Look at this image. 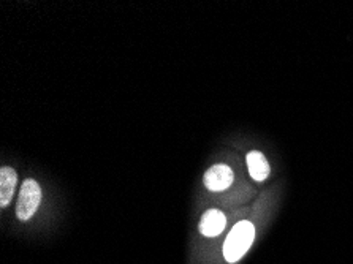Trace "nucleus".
<instances>
[{
  "label": "nucleus",
  "mask_w": 353,
  "mask_h": 264,
  "mask_svg": "<svg viewBox=\"0 0 353 264\" xmlns=\"http://www.w3.org/2000/svg\"><path fill=\"white\" fill-rule=\"evenodd\" d=\"M255 239V226L244 220V222L236 223L230 231L228 236L223 242V258L230 264L238 263L245 253L249 252Z\"/></svg>",
  "instance_id": "1"
},
{
  "label": "nucleus",
  "mask_w": 353,
  "mask_h": 264,
  "mask_svg": "<svg viewBox=\"0 0 353 264\" xmlns=\"http://www.w3.org/2000/svg\"><path fill=\"white\" fill-rule=\"evenodd\" d=\"M40 201H41L40 185L32 179L24 181L19 192L18 204H16V215H18V219L23 220V222L30 220L37 212V209H39Z\"/></svg>",
  "instance_id": "2"
},
{
  "label": "nucleus",
  "mask_w": 353,
  "mask_h": 264,
  "mask_svg": "<svg viewBox=\"0 0 353 264\" xmlns=\"http://www.w3.org/2000/svg\"><path fill=\"white\" fill-rule=\"evenodd\" d=\"M225 214L217 211V209H210L200 220V233L205 238H217V236H221L225 231Z\"/></svg>",
  "instance_id": "3"
},
{
  "label": "nucleus",
  "mask_w": 353,
  "mask_h": 264,
  "mask_svg": "<svg viewBox=\"0 0 353 264\" xmlns=\"http://www.w3.org/2000/svg\"><path fill=\"white\" fill-rule=\"evenodd\" d=\"M233 171L227 165H216L206 171L205 185L211 192H222L232 185Z\"/></svg>",
  "instance_id": "4"
},
{
  "label": "nucleus",
  "mask_w": 353,
  "mask_h": 264,
  "mask_svg": "<svg viewBox=\"0 0 353 264\" xmlns=\"http://www.w3.org/2000/svg\"><path fill=\"white\" fill-rule=\"evenodd\" d=\"M16 181H18V176H16L14 170L2 168L0 171V206L2 207H7L12 201Z\"/></svg>",
  "instance_id": "5"
},
{
  "label": "nucleus",
  "mask_w": 353,
  "mask_h": 264,
  "mask_svg": "<svg viewBox=\"0 0 353 264\" xmlns=\"http://www.w3.org/2000/svg\"><path fill=\"white\" fill-rule=\"evenodd\" d=\"M248 166H249L250 176H252L255 181L261 182L270 176V165H268V161H266L265 155L261 152H256V150L249 152L248 154Z\"/></svg>",
  "instance_id": "6"
}]
</instances>
